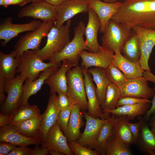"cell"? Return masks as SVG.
Returning <instances> with one entry per match:
<instances>
[{
  "instance_id": "cell-53",
  "label": "cell",
  "mask_w": 155,
  "mask_h": 155,
  "mask_svg": "<svg viewBox=\"0 0 155 155\" xmlns=\"http://www.w3.org/2000/svg\"><path fill=\"white\" fill-rule=\"evenodd\" d=\"M49 153L52 155H64V154L59 151L54 150H50L49 151Z\"/></svg>"
},
{
  "instance_id": "cell-55",
  "label": "cell",
  "mask_w": 155,
  "mask_h": 155,
  "mask_svg": "<svg viewBox=\"0 0 155 155\" xmlns=\"http://www.w3.org/2000/svg\"><path fill=\"white\" fill-rule=\"evenodd\" d=\"M151 130L155 137V125L151 127Z\"/></svg>"
},
{
  "instance_id": "cell-29",
  "label": "cell",
  "mask_w": 155,
  "mask_h": 155,
  "mask_svg": "<svg viewBox=\"0 0 155 155\" xmlns=\"http://www.w3.org/2000/svg\"><path fill=\"white\" fill-rule=\"evenodd\" d=\"M88 71L92 75L93 80L96 84L97 95L101 105L105 99L107 88L111 81L103 68L94 67L89 68Z\"/></svg>"
},
{
  "instance_id": "cell-6",
  "label": "cell",
  "mask_w": 155,
  "mask_h": 155,
  "mask_svg": "<svg viewBox=\"0 0 155 155\" xmlns=\"http://www.w3.org/2000/svg\"><path fill=\"white\" fill-rule=\"evenodd\" d=\"M131 31V27L111 20L101 38L102 46L114 53H121Z\"/></svg>"
},
{
  "instance_id": "cell-59",
  "label": "cell",
  "mask_w": 155,
  "mask_h": 155,
  "mask_svg": "<svg viewBox=\"0 0 155 155\" xmlns=\"http://www.w3.org/2000/svg\"><path fill=\"white\" fill-rule=\"evenodd\" d=\"M81 0L88 1V0ZM100 0L102 1V0Z\"/></svg>"
},
{
  "instance_id": "cell-23",
  "label": "cell",
  "mask_w": 155,
  "mask_h": 155,
  "mask_svg": "<svg viewBox=\"0 0 155 155\" xmlns=\"http://www.w3.org/2000/svg\"><path fill=\"white\" fill-rule=\"evenodd\" d=\"M137 117L140 125L138 137L135 144L141 152L155 155V137L150 129L147 121L141 115Z\"/></svg>"
},
{
  "instance_id": "cell-45",
  "label": "cell",
  "mask_w": 155,
  "mask_h": 155,
  "mask_svg": "<svg viewBox=\"0 0 155 155\" xmlns=\"http://www.w3.org/2000/svg\"><path fill=\"white\" fill-rule=\"evenodd\" d=\"M29 2H30L28 0H5L2 6L5 8L11 5H17L22 6Z\"/></svg>"
},
{
  "instance_id": "cell-35",
  "label": "cell",
  "mask_w": 155,
  "mask_h": 155,
  "mask_svg": "<svg viewBox=\"0 0 155 155\" xmlns=\"http://www.w3.org/2000/svg\"><path fill=\"white\" fill-rule=\"evenodd\" d=\"M106 155H132L129 146L118 140L113 132L107 139L105 146Z\"/></svg>"
},
{
  "instance_id": "cell-39",
  "label": "cell",
  "mask_w": 155,
  "mask_h": 155,
  "mask_svg": "<svg viewBox=\"0 0 155 155\" xmlns=\"http://www.w3.org/2000/svg\"><path fill=\"white\" fill-rule=\"evenodd\" d=\"M72 105L66 109L60 111L58 115L57 122L60 129L64 133L65 132L67 128Z\"/></svg>"
},
{
  "instance_id": "cell-36",
  "label": "cell",
  "mask_w": 155,
  "mask_h": 155,
  "mask_svg": "<svg viewBox=\"0 0 155 155\" xmlns=\"http://www.w3.org/2000/svg\"><path fill=\"white\" fill-rule=\"evenodd\" d=\"M11 114L10 124L13 125L41 115L40 110L36 105L28 104L19 107Z\"/></svg>"
},
{
  "instance_id": "cell-44",
  "label": "cell",
  "mask_w": 155,
  "mask_h": 155,
  "mask_svg": "<svg viewBox=\"0 0 155 155\" xmlns=\"http://www.w3.org/2000/svg\"><path fill=\"white\" fill-rule=\"evenodd\" d=\"M128 124L132 134L133 144H135L139 136L140 123L138 121L135 123L128 122Z\"/></svg>"
},
{
  "instance_id": "cell-22",
  "label": "cell",
  "mask_w": 155,
  "mask_h": 155,
  "mask_svg": "<svg viewBox=\"0 0 155 155\" xmlns=\"http://www.w3.org/2000/svg\"><path fill=\"white\" fill-rule=\"evenodd\" d=\"M58 67L55 65L48 68L41 72L35 80L29 82H25L23 86L22 94L18 103V108L28 104L29 98L40 90L45 83V80L50 75L56 72L59 69Z\"/></svg>"
},
{
  "instance_id": "cell-5",
  "label": "cell",
  "mask_w": 155,
  "mask_h": 155,
  "mask_svg": "<svg viewBox=\"0 0 155 155\" xmlns=\"http://www.w3.org/2000/svg\"><path fill=\"white\" fill-rule=\"evenodd\" d=\"M66 77L67 86L66 94L72 105H79L83 111L88 110L83 69L81 66H75L68 71Z\"/></svg>"
},
{
  "instance_id": "cell-41",
  "label": "cell",
  "mask_w": 155,
  "mask_h": 155,
  "mask_svg": "<svg viewBox=\"0 0 155 155\" xmlns=\"http://www.w3.org/2000/svg\"><path fill=\"white\" fill-rule=\"evenodd\" d=\"M57 101L58 106L60 111L66 109L72 105L69 97L65 93H58Z\"/></svg>"
},
{
  "instance_id": "cell-30",
  "label": "cell",
  "mask_w": 155,
  "mask_h": 155,
  "mask_svg": "<svg viewBox=\"0 0 155 155\" xmlns=\"http://www.w3.org/2000/svg\"><path fill=\"white\" fill-rule=\"evenodd\" d=\"M130 120L127 116H118L112 129V132L116 137L129 146L133 144L132 134L128 124Z\"/></svg>"
},
{
  "instance_id": "cell-17",
  "label": "cell",
  "mask_w": 155,
  "mask_h": 155,
  "mask_svg": "<svg viewBox=\"0 0 155 155\" xmlns=\"http://www.w3.org/2000/svg\"><path fill=\"white\" fill-rule=\"evenodd\" d=\"M84 116L86 120L85 129L78 142L88 148L91 145L97 138L103 125L109 120V118L102 119L94 118L89 115L85 111H83Z\"/></svg>"
},
{
  "instance_id": "cell-51",
  "label": "cell",
  "mask_w": 155,
  "mask_h": 155,
  "mask_svg": "<svg viewBox=\"0 0 155 155\" xmlns=\"http://www.w3.org/2000/svg\"><path fill=\"white\" fill-rule=\"evenodd\" d=\"M66 0H43L48 3L55 7H57Z\"/></svg>"
},
{
  "instance_id": "cell-27",
  "label": "cell",
  "mask_w": 155,
  "mask_h": 155,
  "mask_svg": "<svg viewBox=\"0 0 155 155\" xmlns=\"http://www.w3.org/2000/svg\"><path fill=\"white\" fill-rule=\"evenodd\" d=\"M79 105H72L70 116L66 131L64 133L67 141H76L81 137L80 129L84 125V114Z\"/></svg>"
},
{
  "instance_id": "cell-12",
  "label": "cell",
  "mask_w": 155,
  "mask_h": 155,
  "mask_svg": "<svg viewBox=\"0 0 155 155\" xmlns=\"http://www.w3.org/2000/svg\"><path fill=\"white\" fill-rule=\"evenodd\" d=\"M12 21V19L9 18L0 25V39L3 40L1 42L3 46H5L11 40L19 34L35 30L42 23L39 20H33L29 23L19 24L13 23Z\"/></svg>"
},
{
  "instance_id": "cell-52",
  "label": "cell",
  "mask_w": 155,
  "mask_h": 155,
  "mask_svg": "<svg viewBox=\"0 0 155 155\" xmlns=\"http://www.w3.org/2000/svg\"><path fill=\"white\" fill-rule=\"evenodd\" d=\"M149 121L150 126L152 127L155 125V111L151 115Z\"/></svg>"
},
{
  "instance_id": "cell-8",
  "label": "cell",
  "mask_w": 155,
  "mask_h": 155,
  "mask_svg": "<svg viewBox=\"0 0 155 155\" xmlns=\"http://www.w3.org/2000/svg\"><path fill=\"white\" fill-rule=\"evenodd\" d=\"M25 80L20 74L5 83L4 92L7 94L5 101L1 106L0 113L11 114L18 108L19 100L22 94Z\"/></svg>"
},
{
  "instance_id": "cell-3",
  "label": "cell",
  "mask_w": 155,
  "mask_h": 155,
  "mask_svg": "<svg viewBox=\"0 0 155 155\" xmlns=\"http://www.w3.org/2000/svg\"><path fill=\"white\" fill-rule=\"evenodd\" d=\"M71 20L59 28L53 26L47 36L46 43L40 49L36 51L37 55L43 61H50L54 55L61 51L71 41L70 28Z\"/></svg>"
},
{
  "instance_id": "cell-24",
  "label": "cell",
  "mask_w": 155,
  "mask_h": 155,
  "mask_svg": "<svg viewBox=\"0 0 155 155\" xmlns=\"http://www.w3.org/2000/svg\"><path fill=\"white\" fill-rule=\"evenodd\" d=\"M0 141L9 142L18 146L40 144L38 139L23 135L10 123L0 127Z\"/></svg>"
},
{
  "instance_id": "cell-21",
  "label": "cell",
  "mask_w": 155,
  "mask_h": 155,
  "mask_svg": "<svg viewBox=\"0 0 155 155\" xmlns=\"http://www.w3.org/2000/svg\"><path fill=\"white\" fill-rule=\"evenodd\" d=\"M62 62L61 67L58 70L50 75L45 81V83L49 87L50 94L59 92L67 93V73L75 66L67 60H64Z\"/></svg>"
},
{
  "instance_id": "cell-2",
  "label": "cell",
  "mask_w": 155,
  "mask_h": 155,
  "mask_svg": "<svg viewBox=\"0 0 155 155\" xmlns=\"http://www.w3.org/2000/svg\"><path fill=\"white\" fill-rule=\"evenodd\" d=\"M85 28L84 22L80 21L74 28L72 40L61 51L55 54L50 61L59 67L61 66V62L64 60L69 61L75 66L78 65L80 53L85 49L88 50L83 38Z\"/></svg>"
},
{
  "instance_id": "cell-28",
  "label": "cell",
  "mask_w": 155,
  "mask_h": 155,
  "mask_svg": "<svg viewBox=\"0 0 155 155\" xmlns=\"http://www.w3.org/2000/svg\"><path fill=\"white\" fill-rule=\"evenodd\" d=\"M151 102H143L118 106L115 109L109 111L107 114L109 116L110 114L117 116H126L129 117L130 120H133L136 117L145 115L150 107Z\"/></svg>"
},
{
  "instance_id": "cell-42",
  "label": "cell",
  "mask_w": 155,
  "mask_h": 155,
  "mask_svg": "<svg viewBox=\"0 0 155 155\" xmlns=\"http://www.w3.org/2000/svg\"><path fill=\"white\" fill-rule=\"evenodd\" d=\"M33 150L27 146H17L12 150L7 155H30Z\"/></svg>"
},
{
  "instance_id": "cell-13",
  "label": "cell",
  "mask_w": 155,
  "mask_h": 155,
  "mask_svg": "<svg viewBox=\"0 0 155 155\" xmlns=\"http://www.w3.org/2000/svg\"><path fill=\"white\" fill-rule=\"evenodd\" d=\"M122 97H133L149 99L153 97L155 92L148 86V81L142 76L127 79L120 89Z\"/></svg>"
},
{
  "instance_id": "cell-15",
  "label": "cell",
  "mask_w": 155,
  "mask_h": 155,
  "mask_svg": "<svg viewBox=\"0 0 155 155\" xmlns=\"http://www.w3.org/2000/svg\"><path fill=\"white\" fill-rule=\"evenodd\" d=\"M56 93L50 94L45 111L42 115V120L38 140L41 146L44 143L49 130L57 120L60 110L57 101Z\"/></svg>"
},
{
  "instance_id": "cell-4",
  "label": "cell",
  "mask_w": 155,
  "mask_h": 155,
  "mask_svg": "<svg viewBox=\"0 0 155 155\" xmlns=\"http://www.w3.org/2000/svg\"><path fill=\"white\" fill-rule=\"evenodd\" d=\"M19 64L16 73L20 74L25 82L32 81L46 69L55 65L50 61L45 63L37 55L36 51L28 50L16 56Z\"/></svg>"
},
{
  "instance_id": "cell-46",
  "label": "cell",
  "mask_w": 155,
  "mask_h": 155,
  "mask_svg": "<svg viewBox=\"0 0 155 155\" xmlns=\"http://www.w3.org/2000/svg\"><path fill=\"white\" fill-rule=\"evenodd\" d=\"M153 88L155 92V94L151 101V106L145 115L143 117L144 119L147 121H149L151 115L155 111V87Z\"/></svg>"
},
{
  "instance_id": "cell-16",
  "label": "cell",
  "mask_w": 155,
  "mask_h": 155,
  "mask_svg": "<svg viewBox=\"0 0 155 155\" xmlns=\"http://www.w3.org/2000/svg\"><path fill=\"white\" fill-rule=\"evenodd\" d=\"M84 80L87 99L88 111L87 114L94 118L105 119L108 117L105 115L97 95L96 87L93 83L91 75L84 69Z\"/></svg>"
},
{
  "instance_id": "cell-57",
  "label": "cell",
  "mask_w": 155,
  "mask_h": 155,
  "mask_svg": "<svg viewBox=\"0 0 155 155\" xmlns=\"http://www.w3.org/2000/svg\"><path fill=\"white\" fill-rule=\"evenodd\" d=\"M5 0H0V5L2 6Z\"/></svg>"
},
{
  "instance_id": "cell-25",
  "label": "cell",
  "mask_w": 155,
  "mask_h": 155,
  "mask_svg": "<svg viewBox=\"0 0 155 155\" xmlns=\"http://www.w3.org/2000/svg\"><path fill=\"white\" fill-rule=\"evenodd\" d=\"M15 50L8 54L0 51V80L5 83L14 78L19 62Z\"/></svg>"
},
{
  "instance_id": "cell-50",
  "label": "cell",
  "mask_w": 155,
  "mask_h": 155,
  "mask_svg": "<svg viewBox=\"0 0 155 155\" xmlns=\"http://www.w3.org/2000/svg\"><path fill=\"white\" fill-rule=\"evenodd\" d=\"M142 76L148 81L152 82L155 84V75L150 71H144Z\"/></svg>"
},
{
  "instance_id": "cell-49",
  "label": "cell",
  "mask_w": 155,
  "mask_h": 155,
  "mask_svg": "<svg viewBox=\"0 0 155 155\" xmlns=\"http://www.w3.org/2000/svg\"><path fill=\"white\" fill-rule=\"evenodd\" d=\"M5 83L0 80V104L1 106L5 101L6 97L4 93Z\"/></svg>"
},
{
  "instance_id": "cell-40",
  "label": "cell",
  "mask_w": 155,
  "mask_h": 155,
  "mask_svg": "<svg viewBox=\"0 0 155 155\" xmlns=\"http://www.w3.org/2000/svg\"><path fill=\"white\" fill-rule=\"evenodd\" d=\"M148 99L133 97H122L118 100L117 107L127 105H131L143 102H151Z\"/></svg>"
},
{
  "instance_id": "cell-20",
  "label": "cell",
  "mask_w": 155,
  "mask_h": 155,
  "mask_svg": "<svg viewBox=\"0 0 155 155\" xmlns=\"http://www.w3.org/2000/svg\"><path fill=\"white\" fill-rule=\"evenodd\" d=\"M89 6L98 16L100 21V32L103 33L109 21L117 11L121 2L107 3L100 0H88Z\"/></svg>"
},
{
  "instance_id": "cell-43",
  "label": "cell",
  "mask_w": 155,
  "mask_h": 155,
  "mask_svg": "<svg viewBox=\"0 0 155 155\" xmlns=\"http://www.w3.org/2000/svg\"><path fill=\"white\" fill-rule=\"evenodd\" d=\"M17 146L15 144L9 142H0V155H7L12 150Z\"/></svg>"
},
{
  "instance_id": "cell-47",
  "label": "cell",
  "mask_w": 155,
  "mask_h": 155,
  "mask_svg": "<svg viewBox=\"0 0 155 155\" xmlns=\"http://www.w3.org/2000/svg\"><path fill=\"white\" fill-rule=\"evenodd\" d=\"M38 145H36L30 155H46L49 153V150L48 148L41 147L40 148Z\"/></svg>"
},
{
  "instance_id": "cell-11",
  "label": "cell",
  "mask_w": 155,
  "mask_h": 155,
  "mask_svg": "<svg viewBox=\"0 0 155 155\" xmlns=\"http://www.w3.org/2000/svg\"><path fill=\"white\" fill-rule=\"evenodd\" d=\"M17 16L20 18L32 17L34 19H39L43 22H55L57 19L56 7L43 0L32 3L22 9L18 13Z\"/></svg>"
},
{
  "instance_id": "cell-1",
  "label": "cell",
  "mask_w": 155,
  "mask_h": 155,
  "mask_svg": "<svg viewBox=\"0 0 155 155\" xmlns=\"http://www.w3.org/2000/svg\"><path fill=\"white\" fill-rule=\"evenodd\" d=\"M111 20L127 25L155 29V0H126Z\"/></svg>"
},
{
  "instance_id": "cell-38",
  "label": "cell",
  "mask_w": 155,
  "mask_h": 155,
  "mask_svg": "<svg viewBox=\"0 0 155 155\" xmlns=\"http://www.w3.org/2000/svg\"><path fill=\"white\" fill-rule=\"evenodd\" d=\"M68 144L71 151L76 155H100L96 150H93L84 146L76 141L68 142Z\"/></svg>"
},
{
  "instance_id": "cell-10",
  "label": "cell",
  "mask_w": 155,
  "mask_h": 155,
  "mask_svg": "<svg viewBox=\"0 0 155 155\" xmlns=\"http://www.w3.org/2000/svg\"><path fill=\"white\" fill-rule=\"evenodd\" d=\"M131 30L136 34L139 41L141 56L139 62L144 71H151L148 60L155 45V29L134 26Z\"/></svg>"
},
{
  "instance_id": "cell-9",
  "label": "cell",
  "mask_w": 155,
  "mask_h": 155,
  "mask_svg": "<svg viewBox=\"0 0 155 155\" xmlns=\"http://www.w3.org/2000/svg\"><path fill=\"white\" fill-rule=\"evenodd\" d=\"M90 7L88 0H66L56 7L57 19L54 22V26L60 28L65 22L77 14L88 12Z\"/></svg>"
},
{
  "instance_id": "cell-34",
  "label": "cell",
  "mask_w": 155,
  "mask_h": 155,
  "mask_svg": "<svg viewBox=\"0 0 155 155\" xmlns=\"http://www.w3.org/2000/svg\"><path fill=\"white\" fill-rule=\"evenodd\" d=\"M121 97L119 88L111 82L107 88L105 99L101 105L102 109L105 116L108 117H110L107 115V113L116 108L117 101Z\"/></svg>"
},
{
  "instance_id": "cell-31",
  "label": "cell",
  "mask_w": 155,
  "mask_h": 155,
  "mask_svg": "<svg viewBox=\"0 0 155 155\" xmlns=\"http://www.w3.org/2000/svg\"><path fill=\"white\" fill-rule=\"evenodd\" d=\"M118 116L112 115L109 120L102 126L99 134L95 142L88 148L94 149L99 154L106 155L105 146L106 141L112 131L113 126Z\"/></svg>"
},
{
  "instance_id": "cell-48",
  "label": "cell",
  "mask_w": 155,
  "mask_h": 155,
  "mask_svg": "<svg viewBox=\"0 0 155 155\" xmlns=\"http://www.w3.org/2000/svg\"><path fill=\"white\" fill-rule=\"evenodd\" d=\"M11 120V114H0V127L7 125L10 124Z\"/></svg>"
},
{
  "instance_id": "cell-54",
  "label": "cell",
  "mask_w": 155,
  "mask_h": 155,
  "mask_svg": "<svg viewBox=\"0 0 155 155\" xmlns=\"http://www.w3.org/2000/svg\"><path fill=\"white\" fill-rule=\"evenodd\" d=\"M118 0H103V1L107 3H114L117 1Z\"/></svg>"
},
{
  "instance_id": "cell-7",
  "label": "cell",
  "mask_w": 155,
  "mask_h": 155,
  "mask_svg": "<svg viewBox=\"0 0 155 155\" xmlns=\"http://www.w3.org/2000/svg\"><path fill=\"white\" fill-rule=\"evenodd\" d=\"M54 22H42L36 30L22 36L14 46L16 56L28 50L37 51L42 39L47 36L54 26Z\"/></svg>"
},
{
  "instance_id": "cell-56",
  "label": "cell",
  "mask_w": 155,
  "mask_h": 155,
  "mask_svg": "<svg viewBox=\"0 0 155 155\" xmlns=\"http://www.w3.org/2000/svg\"><path fill=\"white\" fill-rule=\"evenodd\" d=\"M30 2H31L32 3L40 1H42L43 0H28Z\"/></svg>"
},
{
  "instance_id": "cell-26",
  "label": "cell",
  "mask_w": 155,
  "mask_h": 155,
  "mask_svg": "<svg viewBox=\"0 0 155 155\" xmlns=\"http://www.w3.org/2000/svg\"><path fill=\"white\" fill-rule=\"evenodd\" d=\"M112 63L128 79L142 76L144 71L139 62H134L128 60L120 52L115 53Z\"/></svg>"
},
{
  "instance_id": "cell-37",
  "label": "cell",
  "mask_w": 155,
  "mask_h": 155,
  "mask_svg": "<svg viewBox=\"0 0 155 155\" xmlns=\"http://www.w3.org/2000/svg\"><path fill=\"white\" fill-rule=\"evenodd\" d=\"M105 74L111 82L121 88L126 83L127 78L112 63L104 69Z\"/></svg>"
},
{
  "instance_id": "cell-32",
  "label": "cell",
  "mask_w": 155,
  "mask_h": 155,
  "mask_svg": "<svg viewBox=\"0 0 155 155\" xmlns=\"http://www.w3.org/2000/svg\"><path fill=\"white\" fill-rule=\"evenodd\" d=\"M42 117L41 115L13 125L16 129L23 135L38 140Z\"/></svg>"
},
{
  "instance_id": "cell-18",
  "label": "cell",
  "mask_w": 155,
  "mask_h": 155,
  "mask_svg": "<svg viewBox=\"0 0 155 155\" xmlns=\"http://www.w3.org/2000/svg\"><path fill=\"white\" fill-rule=\"evenodd\" d=\"M88 13V22L84 31L86 38L85 41L88 50L90 52L97 53L99 51L101 46L98 40V34L100 28V22L98 16L91 7H90Z\"/></svg>"
},
{
  "instance_id": "cell-19",
  "label": "cell",
  "mask_w": 155,
  "mask_h": 155,
  "mask_svg": "<svg viewBox=\"0 0 155 155\" xmlns=\"http://www.w3.org/2000/svg\"><path fill=\"white\" fill-rule=\"evenodd\" d=\"M41 147L48 148L49 150H54L65 155H73L68 144L67 139L60 129L57 122L49 130L44 144Z\"/></svg>"
},
{
  "instance_id": "cell-14",
  "label": "cell",
  "mask_w": 155,
  "mask_h": 155,
  "mask_svg": "<svg viewBox=\"0 0 155 155\" xmlns=\"http://www.w3.org/2000/svg\"><path fill=\"white\" fill-rule=\"evenodd\" d=\"M114 53L102 46L97 53L88 52L83 50L80 54L82 59L81 66L86 70L92 67L105 69L112 63Z\"/></svg>"
},
{
  "instance_id": "cell-58",
  "label": "cell",
  "mask_w": 155,
  "mask_h": 155,
  "mask_svg": "<svg viewBox=\"0 0 155 155\" xmlns=\"http://www.w3.org/2000/svg\"><path fill=\"white\" fill-rule=\"evenodd\" d=\"M126 0H118V1H123Z\"/></svg>"
},
{
  "instance_id": "cell-33",
  "label": "cell",
  "mask_w": 155,
  "mask_h": 155,
  "mask_svg": "<svg viewBox=\"0 0 155 155\" xmlns=\"http://www.w3.org/2000/svg\"><path fill=\"white\" fill-rule=\"evenodd\" d=\"M121 53L125 57L132 62L140 61L141 52L139 40L132 30L130 36L124 44Z\"/></svg>"
}]
</instances>
